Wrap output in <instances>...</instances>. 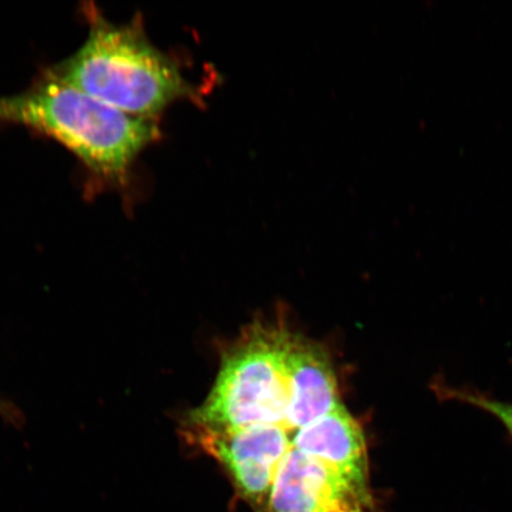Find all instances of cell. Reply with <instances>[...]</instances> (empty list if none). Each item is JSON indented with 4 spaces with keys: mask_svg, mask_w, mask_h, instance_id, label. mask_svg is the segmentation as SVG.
<instances>
[{
    "mask_svg": "<svg viewBox=\"0 0 512 512\" xmlns=\"http://www.w3.org/2000/svg\"><path fill=\"white\" fill-rule=\"evenodd\" d=\"M82 14L86 40L74 54L46 69L54 78L147 119H156L176 101L197 96L179 64L147 37L143 19L113 23L94 3H85Z\"/></svg>",
    "mask_w": 512,
    "mask_h": 512,
    "instance_id": "7a4b0ae2",
    "label": "cell"
},
{
    "mask_svg": "<svg viewBox=\"0 0 512 512\" xmlns=\"http://www.w3.org/2000/svg\"><path fill=\"white\" fill-rule=\"evenodd\" d=\"M0 415L3 416L4 419L11 422V424H18L19 420H21V414L16 407L12 406L11 403L0 400Z\"/></svg>",
    "mask_w": 512,
    "mask_h": 512,
    "instance_id": "277c9868",
    "label": "cell"
},
{
    "mask_svg": "<svg viewBox=\"0 0 512 512\" xmlns=\"http://www.w3.org/2000/svg\"><path fill=\"white\" fill-rule=\"evenodd\" d=\"M437 389L443 398L469 403L494 415L512 435V403L492 400L488 396L457 388L437 387Z\"/></svg>",
    "mask_w": 512,
    "mask_h": 512,
    "instance_id": "3957f363",
    "label": "cell"
},
{
    "mask_svg": "<svg viewBox=\"0 0 512 512\" xmlns=\"http://www.w3.org/2000/svg\"><path fill=\"white\" fill-rule=\"evenodd\" d=\"M0 125L22 126L56 140L104 187L125 185L140 153L160 138L157 119L121 112L46 69L25 91L0 95Z\"/></svg>",
    "mask_w": 512,
    "mask_h": 512,
    "instance_id": "6da1fadb",
    "label": "cell"
}]
</instances>
